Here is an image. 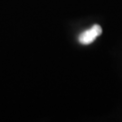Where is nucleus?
<instances>
[{
	"label": "nucleus",
	"instance_id": "1",
	"mask_svg": "<svg viewBox=\"0 0 122 122\" xmlns=\"http://www.w3.org/2000/svg\"><path fill=\"white\" fill-rule=\"evenodd\" d=\"M102 33V28L99 25H94L90 29L85 30L79 35V42L82 45H88L93 43L97 37H99Z\"/></svg>",
	"mask_w": 122,
	"mask_h": 122
}]
</instances>
